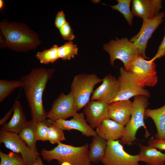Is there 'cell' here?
Wrapping results in <instances>:
<instances>
[{
    "label": "cell",
    "instance_id": "6da1fadb",
    "mask_svg": "<svg viewBox=\"0 0 165 165\" xmlns=\"http://www.w3.org/2000/svg\"><path fill=\"white\" fill-rule=\"evenodd\" d=\"M54 72V68H34L28 74L20 77L30 111L31 119L36 123L47 122V112L43 106V95L46 84Z\"/></svg>",
    "mask_w": 165,
    "mask_h": 165
},
{
    "label": "cell",
    "instance_id": "7a4b0ae2",
    "mask_svg": "<svg viewBox=\"0 0 165 165\" xmlns=\"http://www.w3.org/2000/svg\"><path fill=\"white\" fill-rule=\"evenodd\" d=\"M0 29L4 39L1 46L18 52H25L36 49L42 43L38 34L26 24L3 20Z\"/></svg>",
    "mask_w": 165,
    "mask_h": 165
},
{
    "label": "cell",
    "instance_id": "3957f363",
    "mask_svg": "<svg viewBox=\"0 0 165 165\" xmlns=\"http://www.w3.org/2000/svg\"><path fill=\"white\" fill-rule=\"evenodd\" d=\"M89 148L87 143L76 147L60 142L52 150L43 149L41 155L44 160L49 162L55 160L60 164L67 162L72 165H91Z\"/></svg>",
    "mask_w": 165,
    "mask_h": 165
},
{
    "label": "cell",
    "instance_id": "277c9868",
    "mask_svg": "<svg viewBox=\"0 0 165 165\" xmlns=\"http://www.w3.org/2000/svg\"><path fill=\"white\" fill-rule=\"evenodd\" d=\"M101 79L94 74H78L74 77L70 86L77 112L90 101L95 86L102 82Z\"/></svg>",
    "mask_w": 165,
    "mask_h": 165
},
{
    "label": "cell",
    "instance_id": "5b68a950",
    "mask_svg": "<svg viewBox=\"0 0 165 165\" xmlns=\"http://www.w3.org/2000/svg\"><path fill=\"white\" fill-rule=\"evenodd\" d=\"M148 104L146 97L138 95L134 97L130 118L125 127V133L120 141L122 145H132L136 140V135L138 130L142 127L146 129L145 111Z\"/></svg>",
    "mask_w": 165,
    "mask_h": 165
},
{
    "label": "cell",
    "instance_id": "8992f818",
    "mask_svg": "<svg viewBox=\"0 0 165 165\" xmlns=\"http://www.w3.org/2000/svg\"><path fill=\"white\" fill-rule=\"evenodd\" d=\"M156 65L154 61L145 60L138 55L132 60L125 70L133 76L140 87H152L158 82Z\"/></svg>",
    "mask_w": 165,
    "mask_h": 165
},
{
    "label": "cell",
    "instance_id": "52a82bcc",
    "mask_svg": "<svg viewBox=\"0 0 165 165\" xmlns=\"http://www.w3.org/2000/svg\"><path fill=\"white\" fill-rule=\"evenodd\" d=\"M103 49L108 53L112 66H114L116 60L119 59L123 62L125 70L135 57L138 55L136 45L127 37L111 40L104 45Z\"/></svg>",
    "mask_w": 165,
    "mask_h": 165
},
{
    "label": "cell",
    "instance_id": "ba28073f",
    "mask_svg": "<svg viewBox=\"0 0 165 165\" xmlns=\"http://www.w3.org/2000/svg\"><path fill=\"white\" fill-rule=\"evenodd\" d=\"M0 143L13 152L20 154L26 165H32L39 156L38 152L29 148L18 134L1 129Z\"/></svg>",
    "mask_w": 165,
    "mask_h": 165
},
{
    "label": "cell",
    "instance_id": "9c48e42d",
    "mask_svg": "<svg viewBox=\"0 0 165 165\" xmlns=\"http://www.w3.org/2000/svg\"><path fill=\"white\" fill-rule=\"evenodd\" d=\"M139 154L131 155L124 150L119 140L107 141L101 162L104 165H140Z\"/></svg>",
    "mask_w": 165,
    "mask_h": 165
},
{
    "label": "cell",
    "instance_id": "30bf717a",
    "mask_svg": "<svg viewBox=\"0 0 165 165\" xmlns=\"http://www.w3.org/2000/svg\"><path fill=\"white\" fill-rule=\"evenodd\" d=\"M117 80L119 85L118 93L111 103L129 100L132 97L138 95L147 97H150L148 91L138 86L133 76L123 67L119 69V75Z\"/></svg>",
    "mask_w": 165,
    "mask_h": 165
},
{
    "label": "cell",
    "instance_id": "8fae6325",
    "mask_svg": "<svg viewBox=\"0 0 165 165\" xmlns=\"http://www.w3.org/2000/svg\"><path fill=\"white\" fill-rule=\"evenodd\" d=\"M164 17L165 13L161 12L152 19L143 20V23L140 31L130 40L137 46L138 51V55L145 59H149L146 56L145 54L148 41L153 33L163 22Z\"/></svg>",
    "mask_w": 165,
    "mask_h": 165
},
{
    "label": "cell",
    "instance_id": "7c38bea8",
    "mask_svg": "<svg viewBox=\"0 0 165 165\" xmlns=\"http://www.w3.org/2000/svg\"><path fill=\"white\" fill-rule=\"evenodd\" d=\"M76 111L74 98L70 91L68 94L61 92L53 102L51 108L47 112V118L52 121L66 119L73 117Z\"/></svg>",
    "mask_w": 165,
    "mask_h": 165
},
{
    "label": "cell",
    "instance_id": "4fadbf2b",
    "mask_svg": "<svg viewBox=\"0 0 165 165\" xmlns=\"http://www.w3.org/2000/svg\"><path fill=\"white\" fill-rule=\"evenodd\" d=\"M70 120L59 119L52 121L49 119L47 122L59 127L63 130H75L80 132L87 137H94L98 135L86 120L83 112L77 113Z\"/></svg>",
    "mask_w": 165,
    "mask_h": 165
},
{
    "label": "cell",
    "instance_id": "5bb4252c",
    "mask_svg": "<svg viewBox=\"0 0 165 165\" xmlns=\"http://www.w3.org/2000/svg\"><path fill=\"white\" fill-rule=\"evenodd\" d=\"M102 82L101 84L94 91L90 99L109 104L118 93L119 85L117 79L109 74L102 79Z\"/></svg>",
    "mask_w": 165,
    "mask_h": 165
},
{
    "label": "cell",
    "instance_id": "9a60e30c",
    "mask_svg": "<svg viewBox=\"0 0 165 165\" xmlns=\"http://www.w3.org/2000/svg\"><path fill=\"white\" fill-rule=\"evenodd\" d=\"M84 107L83 113L86 120L93 129L97 128L104 120L108 118V104L91 100Z\"/></svg>",
    "mask_w": 165,
    "mask_h": 165
},
{
    "label": "cell",
    "instance_id": "2e32d148",
    "mask_svg": "<svg viewBox=\"0 0 165 165\" xmlns=\"http://www.w3.org/2000/svg\"><path fill=\"white\" fill-rule=\"evenodd\" d=\"M132 2V14L143 20L153 18L163 8L161 0H133Z\"/></svg>",
    "mask_w": 165,
    "mask_h": 165
},
{
    "label": "cell",
    "instance_id": "e0dca14e",
    "mask_svg": "<svg viewBox=\"0 0 165 165\" xmlns=\"http://www.w3.org/2000/svg\"><path fill=\"white\" fill-rule=\"evenodd\" d=\"M132 106L133 102L130 100L116 101L110 103L108 118L126 126L130 119Z\"/></svg>",
    "mask_w": 165,
    "mask_h": 165
},
{
    "label": "cell",
    "instance_id": "ac0fdd59",
    "mask_svg": "<svg viewBox=\"0 0 165 165\" xmlns=\"http://www.w3.org/2000/svg\"><path fill=\"white\" fill-rule=\"evenodd\" d=\"M97 134L107 141L121 138L125 132V127L109 118L104 120L96 128Z\"/></svg>",
    "mask_w": 165,
    "mask_h": 165
},
{
    "label": "cell",
    "instance_id": "d6986e66",
    "mask_svg": "<svg viewBox=\"0 0 165 165\" xmlns=\"http://www.w3.org/2000/svg\"><path fill=\"white\" fill-rule=\"evenodd\" d=\"M12 107L13 112L10 120L1 127V129L18 134L27 122L21 103L16 100Z\"/></svg>",
    "mask_w": 165,
    "mask_h": 165
},
{
    "label": "cell",
    "instance_id": "ffe728a7",
    "mask_svg": "<svg viewBox=\"0 0 165 165\" xmlns=\"http://www.w3.org/2000/svg\"><path fill=\"white\" fill-rule=\"evenodd\" d=\"M139 147V155L140 161L145 163L147 165H164L165 153L148 145L140 144Z\"/></svg>",
    "mask_w": 165,
    "mask_h": 165
},
{
    "label": "cell",
    "instance_id": "44dd1931",
    "mask_svg": "<svg viewBox=\"0 0 165 165\" xmlns=\"http://www.w3.org/2000/svg\"><path fill=\"white\" fill-rule=\"evenodd\" d=\"M145 116L150 117L155 124L157 131L155 138H165V105L157 109L146 108Z\"/></svg>",
    "mask_w": 165,
    "mask_h": 165
},
{
    "label": "cell",
    "instance_id": "7402d4cb",
    "mask_svg": "<svg viewBox=\"0 0 165 165\" xmlns=\"http://www.w3.org/2000/svg\"><path fill=\"white\" fill-rule=\"evenodd\" d=\"M107 141L99 136L93 137L89 146V157L91 162L97 163L101 162L106 149Z\"/></svg>",
    "mask_w": 165,
    "mask_h": 165
},
{
    "label": "cell",
    "instance_id": "603a6c76",
    "mask_svg": "<svg viewBox=\"0 0 165 165\" xmlns=\"http://www.w3.org/2000/svg\"><path fill=\"white\" fill-rule=\"evenodd\" d=\"M36 123L31 119L27 121L18 134L27 146L32 150L37 152L35 130Z\"/></svg>",
    "mask_w": 165,
    "mask_h": 165
},
{
    "label": "cell",
    "instance_id": "cb8c5ba5",
    "mask_svg": "<svg viewBox=\"0 0 165 165\" xmlns=\"http://www.w3.org/2000/svg\"><path fill=\"white\" fill-rule=\"evenodd\" d=\"M23 83L20 79L18 80H0V102H2L15 90L22 88Z\"/></svg>",
    "mask_w": 165,
    "mask_h": 165
},
{
    "label": "cell",
    "instance_id": "d4e9b609",
    "mask_svg": "<svg viewBox=\"0 0 165 165\" xmlns=\"http://www.w3.org/2000/svg\"><path fill=\"white\" fill-rule=\"evenodd\" d=\"M58 47L57 45H54L49 49L37 52L35 57L42 64H47L53 63L59 58Z\"/></svg>",
    "mask_w": 165,
    "mask_h": 165
},
{
    "label": "cell",
    "instance_id": "484cf974",
    "mask_svg": "<svg viewBox=\"0 0 165 165\" xmlns=\"http://www.w3.org/2000/svg\"><path fill=\"white\" fill-rule=\"evenodd\" d=\"M118 3L115 5L109 6L112 9L121 13L126 19L128 24L131 26L134 16L130 10L131 0H117Z\"/></svg>",
    "mask_w": 165,
    "mask_h": 165
},
{
    "label": "cell",
    "instance_id": "4316f807",
    "mask_svg": "<svg viewBox=\"0 0 165 165\" xmlns=\"http://www.w3.org/2000/svg\"><path fill=\"white\" fill-rule=\"evenodd\" d=\"M78 49L73 42L68 41L58 47L59 58L63 60H70L78 54Z\"/></svg>",
    "mask_w": 165,
    "mask_h": 165
},
{
    "label": "cell",
    "instance_id": "83f0119b",
    "mask_svg": "<svg viewBox=\"0 0 165 165\" xmlns=\"http://www.w3.org/2000/svg\"><path fill=\"white\" fill-rule=\"evenodd\" d=\"M48 126V140L51 144H58L66 139L63 130L47 122Z\"/></svg>",
    "mask_w": 165,
    "mask_h": 165
},
{
    "label": "cell",
    "instance_id": "f1b7e54d",
    "mask_svg": "<svg viewBox=\"0 0 165 165\" xmlns=\"http://www.w3.org/2000/svg\"><path fill=\"white\" fill-rule=\"evenodd\" d=\"M0 165H26L22 157L11 152L7 154L0 152Z\"/></svg>",
    "mask_w": 165,
    "mask_h": 165
},
{
    "label": "cell",
    "instance_id": "f546056e",
    "mask_svg": "<svg viewBox=\"0 0 165 165\" xmlns=\"http://www.w3.org/2000/svg\"><path fill=\"white\" fill-rule=\"evenodd\" d=\"M48 126L47 122H40L36 125L35 136L36 141H45L48 140Z\"/></svg>",
    "mask_w": 165,
    "mask_h": 165
},
{
    "label": "cell",
    "instance_id": "4dcf8cb0",
    "mask_svg": "<svg viewBox=\"0 0 165 165\" xmlns=\"http://www.w3.org/2000/svg\"><path fill=\"white\" fill-rule=\"evenodd\" d=\"M59 30L61 36L65 40L71 41L75 37L71 27L68 22Z\"/></svg>",
    "mask_w": 165,
    "mask_h": 165
},
{
    "label": "cell",
    "instance_id": "1f68e13d",
    "mask_svg": "<svg viewBox=\"0 0 165 165\" xmlns=\"http://www.w3.org/2000/svg\"><path fill=\"white\" fill-rule=\"evenodd\" d=\"M148 145L156 149L165 150V138L157 139L152 137L148 140Z\"/></svg>",
    "mask_w": 165,
    "mask_h": 165
},
{
    "label": "cell",
    "instance_id": "d6a6232c",
    "mask_svg": "<svg viewBox=\"0 0 165 165\" xmlns=\"http://www.w3.org/2000/svg\"><path fill=\"white\" fill-rule=\"evenodd\" d=\"M67 22L63 11H59L56 14L55 17L54 24L55 27L59 29Z\"/></svg>",
    "mask_w": 165,
    "mask_h": 165
},
{
    "label": "cell",
    "instance_id": "836d02e7",
    "mask_svg": "<svg viewBox=\"0 0 165 165\" xmlns=\"http://www.w3.org/2000/svg\"><path fill=\"white\" fill-rule=\"evenodd\" d=\"M164 35L163 38L159 46L156 54L151 60H149L151 62L154 61L155 60L165 56V27L164 28Z\"/></svg>",
    "mask_w": 165,
    "mask_h": 165
},
{
    "label": "cell",
    "instance_id": "e575fe53",
    "mask_svg": "<svg viewBox=\"0 0 165 165\" xmlns=\"http://www.w3.org/2000/svg\"><path fill=\"white\" fill-rule=\"evenodd\" d=\"M13 112V109L12 107L8 111L4 117L2 118L0 121V125L3 126L6 123V122L10 118Z\"/></svg>",
    "mask_w": 165,
    "mask_h": 165
},
{
    "label": "cell",
    "instance_id": "d590c367",
    "mask_svg": "<svg viewBox=\"0 0 165 165\" xmlns=\"http://www.w3.org/2000/svg\"><path fill=\"white\" fill-rule=\"evenodd\" d=\"M32 165H44L39 156H38Z\"/></svg>",
    "mask_w": 165,
    "mask_h": 165
},
{
    "label": "cell",
    "instance_id": "8d00e7d4",
    "mask_svg": "<svg viewBox=\"0 0 165 165\" xmlns=\"http://www.w3.org/2000/svg\"><path fill=\"white\" fill-rule=\"evenodd\" d=\"M4 2L3 0H0V10L2 11L4 6Z\"/></svg>",
    "mask_w": 165,
    "mask_h": 165
},
{
    "label": "cell",
    "instance_id": "74e56055",
    "mask_svg": "<svg viewBox=\"0 0 165 165\" xmlns=\"http://www.w3.org/2000/svg\"><path fill=\"white\" fill-rule=\"evenodd\" d=\"M61 165H72L69 162H64L61 164Z\"/></svg>",
    "mask_w": 165,
    "mask_h": 165
},
{
    "label": "cell",
    "instance_id": "f35d334b",
    "mask_svg": "<svg viewBox=\"0 0 165 165\" xmlns=\"http://www.w3.org/2000/svg\"></svg>",
    "mask_w": 165,
    "mask_h": 165
}]
</instances>
